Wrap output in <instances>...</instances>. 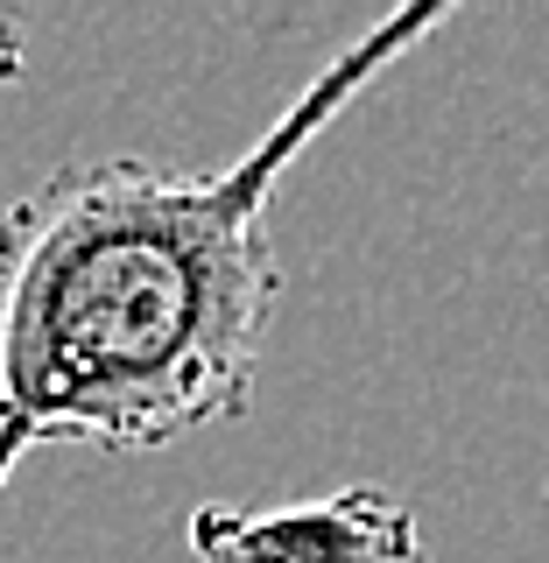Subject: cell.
<instances>
[{
  "instance_id": "obj_1",
  "label": "cell",
  "mask_w": 549,
  "mask_h": 563,
  "mask_svg": "<svg viewBox=\"0 0 549 563\" xmlns=\"http://www.w3.org/2000/svg\"><path fill=\"white\" fill-rule=\"evenodd\" d=\"M444 22L451 0L387 14L226 169L64 163L0 205V479L35 444L163 451L246 416L282 303V169Z\"/></svg>"
},
{
  "instance_id": "obj_2",
  "label": "cell",
  "mask_w": 549,
  "mask_h": 563,
  "mask_svg": "<svg viewBox=\"0 0 549 563\" xmlns=\"http://www.w3.org/2000/svg\"><path fill=\"white\" fill-rule=\"evenodd\" d=\"M184 542L198 563H430L409 500L387 486H345L282 507H190Z\"/></svg>"
},
{
  "instance_id": "obj_3",
  "label": "cell",
  "mask_w": 549,
  "mask_h": 563,
  "mask_svg": "<svg viewBox=\"0 0 549 563\" xmlns=\"http://www.w3.org/2000/svg\"><path fill=\"white\" fill-rule=\"evenodd\" d=\"M8 70H22V22L0 14V78H8Z\"/></svg>"
}]
</instances>
